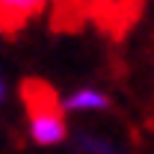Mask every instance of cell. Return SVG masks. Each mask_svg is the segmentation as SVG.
<instances>
[{
    "label": "cell",
    "mask_w": 154,
    "mask_h": 154,
    "mask_svg": "<svg viewBox=\"0 0 154 154\" xmlns=\"http://www.w3.org/2000/svg\"><path fill=\"white\" fill-rule=\"evenodd\" d=\"M27 110V136L38 148H57L68 139V116L62 110V95L45 80H27L21 89Z\"/></svg>",
    "instance_id": "cell-1"
},
{
    "label": "cell",
    "mask_w": 154,
    "mask_h": 154,
    "mask_svg": "<svg viewBox=\"0 0 154 154\" xmlns=\"http://www.w3.org/2000/svg\"><path fill=\"white\" fill-rule=\"evenodd\" d=\"M51 0H0V33H18L36 21Z\"/></svg>",
    "instance_id": "cell-2"
},
{
    "label": "cell",
    "mask_w": 154,
    "mask_h": 154,
    "mask_svg": "<svg viewBox=\"0 0 154 154\" xmlns=\"http://www.w3.org/2000/svg\"><path fill=\"white\" fill-rule=\"evenodd\" d=\"M110 107H113L110 95L98 86H77L68 95H62L65 116H95V113H107Z\"/></svg>",
    "instance_id": "cell-3"
},
{
    "label": "cell",
    "mask_w": 154,
    "mask_h": 154,
    "mask_svg": "<svg viewBox=\"0 0 154 154\" xmlns=\"http://www.w3.org/2000/svg\"><path fill=\"white\" fill-rule=\"evenodd\" d=\"M71 139H74V148L80 154H122L116 139H110L104 134H95V131H77Z\"/></svg>",
    "instance_id": "cell-4"
},
{
    "label": "cell",
    "mask_w": 154,
    "mask_h": 154,
    "mask_svg": "<svg viewBox=\"0 0 154 154\" xmlns=\"http://www.w3.org/2000/svg\"><path fill=\"white\" fill-rule=\"evenodd\" d=\"M6 92H9V86H6V77L0 71V107H3V101H6Z\"/></svg>",
    "instance_id": "cell-5"
}]
</instances>
